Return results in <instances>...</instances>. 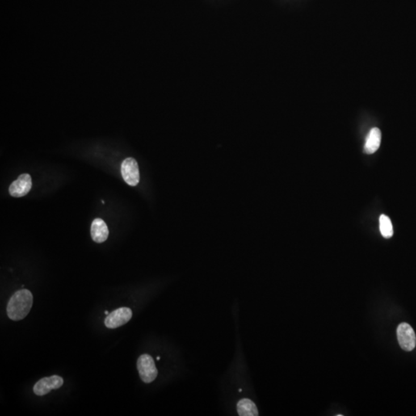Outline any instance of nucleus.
Here are the masks:
<instances>
[{"mask_svg": "<svg viewBox=\"0 0 416 416\" xmlns=\"http://www.w3.org/2000/svg\"><path fill=\"white\" fill-rule=\"evenodd\" d=\"M33 296L29 290L21 289L12 296L7 304V316L13 321H20L32 308Z\"/></svg>", "mask_w": 416, "mask_h": 416, "instance_id": "nucleus-1", "label": "nucleus"}, {"mask_svg": "<svg viewBox=\"0 0 416 416\" xmlns=\"http://www.w3.org/2000/svg\"><path fill=\"white\" fill-rule=\"evenodd\" d=\"M137 369L140 374V379L145 383H150L157 378V371L154 361L150 355H140L137 360Z\"/></svg>", "mask_w": 416, "mask_h": 416, "instance_id": "nucleus-2", "label": "nucleus"}, {"mask_svg": "<svg viewBox=\"0 0 416 416\" xmlns=\"http://www.w3.org/2000/svg\"><path fill=\"white\" fill-rule=\"evenodd\" d=\"M121 174L127 184L134 187L140 182L138 164L132 157L126 158L121 165Z\"/></svg>", "mask_w": 416, "mask_h": 416, "instance_id": "nucleus-3", "label": "nucleus"}, {"mask_svg": "<svg viewBox=\"0 0 416 416\" xmlns=\"http://www.w3.org/2000/svg\"><path fill=\"white\" fill-rule=\"evenodd\" d=\"M398 341L401 349L406 351H413L416 345V336L413 328L407 324L401 323L397 329Z\"/></svg>", "mask_w": 416, "mask_h": 416, "instance_id": "nucleus-4", "label": "nucleus"}, {"mask_svg": "<svg viewBox=\"0 0 416 416\" xmlns=\"http://www.w3.org/2000/svg\"><path fill=\"white\" fill-rule=\"evenodd\" d=\"M133 313L131 308H119L109 314L105 318V325L108 329H117L119 327L127 324L132 317Z\"/></svg>", "mask_w": 416, "mask_h": 416, "instance_id": "nucleus-5", "label": "nucleus"}, {"mask_svg": "<svg viewBox=\"0 0 416 416\" xmlns=\"http://www.w3.org/2000/svg\"><path fill=\"white\" fill-rule=\"evenodd\" d=\"M64 384V379L59 375L43 378L38 381L33 387V392L38 396H45L50 391L58 389Z\"/></svg>", "mask_w": 416, "mask_h": 416, "instance_id": "nucleus-6", "label": "nucleus"}, {"mask_svg": "<svg viewBox=\"0 0 416 416\" xmlns=\"http://www.w3.org/2000/svg\"><path fill=\"white\" fill-rule=\"evenodd\" d=\"M32 178L29 174H21L10 184L9 192L13 198L26 196L32 188Z\"/></svg>", "mask_w": 416, "mask_h": 416, "instance_id": "nucleus-7", "label": "nucleus"}, {"mask_svg": "<svg viewBox=\"0 0 416 416\" xmlns=\"http://www.w3.org/2000/svg\"><path fill=\"white\" fill-rule=\"evenodd\" d=\"M92 239L96 243L104 242L109 236V230L107 224L104 220L100 218H96L92 222L91 230H90Z\"/></svg>", "mask_w": 416, "mask_h": 416, "instance_id": "nucleus-8", "label": "nucleus"}, {"mask_svg": "<svg viewBox=\"0 0 416 416\" xmlns=\"http://www.w3.org/2000/svg\"><path fill=\"white\" fill-rule=\"evenodd\" d=\"M382 133L377 127H374L368 133L365 144V152L368 154L375 153L380 147Z\"/></svg>", "mask_w": 416, "mask_h": 416, "instance_id": "nucleus-9", "label": "nucleus"}, {"mask_svg": "<svg viewBox=\"0 0 416 416\" xmlns=\"http://www.w3.org/2000/svg\"><path fill=\"white\" fill-rule=\"evenodd\" d=\"M237 413L240 416H258V408L255 403L249 399H243L237 402Z\"/></svg>", "mask_w": 416, "mask_h": 416, "instance_id": "nucleus-10", "label": "nucleus"}, {"mask_svg": "<svg viewBox=\"0 0 416 416\" xmlns=\"http://www.w3.org/2000/svg\"><path fill=\"white\" fill-rule=\"evenodd\" d=\"M379 226L382 235L384 238H390L393 235V228L391 220L388 216L382 215L379 217Z\"/></svg>", "mask_w": 416, "mask_h": 416, "instance_id": "nucleus-11", "label": "nucleus"}, {"mask_svg": "<svg viewBox=\"0 0 416 416\" xmlns=\"http://www.w3.org/2000/svg\"><path fill=\"white\" fill-rule=\"evenodd\" d=\"M104 313H105V315H107V316H108L109 314H110V313H109L108 311H105Z\"/></svg>", "mask_w": 416, "mask_h": 416, "instance_id": "nucleus-12", "label": "nucleus"}, {"mask_svg": "<svg viewBox=\"0 0 416 416\" xmlns=\"http://www.w3.org/2000/svg\"><path fill=\"white\" fill-rule=\"evenodd\" d=\"M157 359L158 361L160 360V359H161V357H157Z\"/></svg>", "mask_w": 416, "mask_h": 416, "instance_id": "nucleus-13", "label": "nucleus"}]
</instances>
